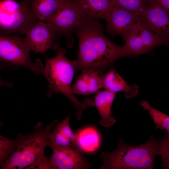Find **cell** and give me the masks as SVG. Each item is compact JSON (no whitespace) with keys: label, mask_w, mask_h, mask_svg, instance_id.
<instances>
[{"label":"cell","mask_w":169,"mask_h":169,"mask_svg":"<svg viewBox=\"0 0 169 169\" xmlns=\"http://www.w3.org/2000/svg\"><path fill=\"white\" fill-rule=\"evenodd\" d=\"M112 5L131 11L139 16L147 8L148 0H110Z\"/></svg>","instance_id":"obj_20"},{"label":"cell","mask_w":169,"mask_h":169,"mask_svg":"<svg viewBox=\"0 0 169 169\" xmlns=\"http://www.w3.org/2000/svg\"><path fill=\"white\" fill-rule=\"evenodd\" d=\"M145 27L158 34L165 45H169V13L156 2L150 1L147 8L139 16Z\"/></svg>","instance_id":"obj_10"},{"label":"cell","mask_w":169,"mask_h":169,"mask_svg":"<svg viewBox=\"0 0 169 169\" xmlns=\"http://www.w3.org/2000/svg\"><path fill=\"white\" fill-rule=\"evenodd\" d=\"M26 169H51L50 157L45 156L38 159Z\"/></svg>","instance_id":"obj_26"},{"label":"cell","mask_w":169,"mask_h":169,"mask_svg":"<svg viewBox=\"0 0 169 169\" xmlns=\"http://www.w3.org/2000/svg\"><path fill=\"white\" fill-rule=\"evenodd\" d=\"M140 105L148 111L156 125V129L165 130L167 135L169 136V115L153 107L146 100H142Z\"/></svg>","instance_id":"obj_18"},{"label":"cell","mask_w":169,"mask_h":169,"mask_svg":"<svg viewBox=\"0 0 169 169\" xmlns=\"http://www.w3.org/2000/svg\"><path fill=\"white\" fill-rule=\"evenodd\" d=\"M72 89L75 95H90L86 81L81 74L77 77L75 82L72 86Z\"/></svg>","instance_id":"obj_25"},{"label":"cell","mask_w":169,"mask_h":169,"mask_svg":"<svg viewBox=\"0 0 169 169\" xmlns=\"http://www.w3.org/2000/svg\"><path fill=\"white\" fill-rule=\"evenodd\" d=\"M50 156L51 169H88L92 163L86 158L83 151L79 148L68 147L52 150Z\"/></svg>","instance_id":"obj_11"},{"label":"cell","mask_w":169,"mask_h":169,"mask_svg":"<svg viewBox=\"0 0 169 169\" xmlns=\"http://www.w3.org/2000/svg\"><path fill=\"white\" fill-rule=\"evenodd\" d=\"M40 21L31 8L30 0H0V35L25 34Z\"/></svg>","instance_id":"obj_5"},{"label":"cell","mask_w":169,"mask_h":169,"mask_svg":"<svg viewBox=\"0 0 169 169\" xmlns=\"http://www.w3.org/2000/svg\"><path fill=\"white\" fill-rule=\"evenodd\" d=\"M26 37L19 35L0 37V59L10 65L25 67L37 75L42 74L43 64L39 59L34 63L30 59L31 50Z\"/></svg>","instance_id":"obj_6"},{"label":"cell","mask_w":169,"mask_h":169,"mask_svg":"<svg viewBox=\"0 0 169 169\" xmlns=\"http://www.w3.org/2000/svg\"><path fill=\"white\" fill-rule=\"evenodd\" d=\"M75 146L83 151L91 152L99 148L100 138L98 132L94 127H89L79 129L76 132Z\"/></svg>","instance_id":"obj_16"},{"label":"cell","mask_w":169,"mask_h":169,"mask_svg":"<svg viewBox=\"0 0 169 169\" xmlns=\"http://www.w3.org/2000/svg\"><path fill=\"white\" fill-rule=\"evenodd\" d=\"M82 14L74 0H63L56 14L46 22L55 27L62 33L68 47L74 45L72 33L79 23Z\"/></svg>","instance_id":"obj_9"},{"label":"cell","mask_w":169,"mask_h":169,"mask_svg":"<svg viewBox=\"0 0 169 169\" xmlns=\"http://www.w3.org/2000/svg\"><path fill=\"white\" fill-rule=\"evenodd\" d=\"M70 114L62 122L58 123L55 128L68 138L75 146L76 134L71 129L69 125Z\"/></svg>","instance_id":"obj_23"},{"label":"cell","mask_w":169,"mask_h":169,"mask_svg":"<svg viewBox=\"0 0 169 169\" xmlns=\"http://www.w3.org/2000/svg\"><path fill=\"white\" fill-rule=\"evenodd\" d=\"M163 137L151 136L143 144L134 145L121 138L116 148L109 152L101 151L100 169H152L155 158L159 156Z\"/></svg>","instance_id":"obj_3"},{"label":"cell","mask_w":169,"mask_h":169,"mask_svg":"<svg viewBox=\"0 0 169 169\" xmlns=\"http://www.w3.org/2000/svg\"><path fill=\"white\" fill-rule=\"evenodd\" d=\"M122 46L123 57L148 53L155 47L165 45L157 34L144 26L138 20Z\"/></svg>","instance_id":"obj_7"},{"label":"cell","mask_w":169,"mask_h":169,"mask_svg":"<svg viewBox=\"0 0 169 169\" xmlns=\"http://www.w3.org/2000/svg\"><path fill=\"white\" fill-rule=\"evenodd\" d=\"M82 14L94 20H108L112 4L110 0H74Z\"/></svg>","instance_id":"obj_13"},{"label":"cell","mask_w":169,"mask_h":169,"mask_svg":"<svg viewBox=\"0 0 169 169\" xmlns=\"http://www.w3.org/2000/svg\"><path fill=\"white\" fill-rule=\"evenodd\" d=\"M63 0H30L31 8L40 21H47L57 13Z\"/></svg>","instance_id":"obj_17"},{"label":"cell","mask_w":169,"mask_h":169,"mask_svg":"<svg viewBox=\"0 0 169 169\" xmlns=\"http://www.w3.org/2000/svg\"><path fill=\"white\" fill-rule=\"evenodd\" d=\"M156 2L161 7L169 13V0H150Z\"/></svg>","instance_id":"obj_27"},{"label":"cell","mask_w":169,"mask_h":169,"mask_svg":"<svg viewBox=\"0 0 169 169\" xmlns=\"http://www.w3.org/2000/svg\"><path fill=\"white\" fill-rule=\"evenodd\" d=\"M139 16L131 11L112 5L106 21V31L112 36L120 35L125 40L138 22Z\"/></svg>","instance_id":"obj_12"},{"label":"cell","mask_w":169,"mask_h":169,"mask_svg":"<svg viewBox=\"0 0 169 169\" xmlns=\"http://www.w3.org/2000/svg\"><path fill=\"white\" fill-rule=\"evenodd\" d=\"M31 50L36 53H45L49 49L58 48L62 33L46 22L40 21L25 33Z\"/></svg>","instance_id":"obj_8"},{"label":"cell","mask_w":169,"mask_h":169,"mask_svg":"<svg viewBox=\"0 0 169 169\" xmlns=\"http://www.w3.org/2000/svg\"><path fill=\"white\" fill-rule=\"evenodd\" d=\"M56 56L52 58L45 56V66L41 70L42 74L48 82L47 95L51 97L53 93H60L70 100L75 107L76 117L80 120L84 110L94 105V101L89 98L79 100L72 89L71 83L76 72L75 60H70L65 56V50L58 48Z\"/></svg>","instance_id":"obj_2"},{"label":"cell","mask_w":169,"mask_h":169,"mask_svg":"<svg viewBox=\"0 0 169 169\" xmlns=\"http://www.w3.org/2000/svg\"><path fill=\"white\" fill-rule=\"evenodd\" d=\"M102 80L105 90L115 93L123 91L125 97L127 98L134 97L137 94V85L128 84L114 67H111L106 73L103 74Z\"/></svg>","instance_id":"obj_14"},{"label":"cell","mask_w":169,"mask_h":169,"mask_svg":"<svg viewBox=\"0 0 169 169\" xmlns=\"http://www.w3.org/2000/svg\"><path fill=\"white\" fill-rule=\"evenodd\" d=\"M48 146L52 150L56 148L75 147L68 138L55 127L49 136Z\"/></svg>","instance_id":"obj_22"},{"label":"cell","mask_w":169,"mask_h":169,"mask_svg":"<svg viewBox=\"0 0 169 169\" xmlns=\"http://www.w3.org/2000/svg\"><path fill=\"white\" fill-rule=\"evenodd\" d=\"M149 0V1L150 0Z\"/></svg>","instance_id":"obj_28"},{"label":"cell","mask_w":169,"mask_h":169,"mask_svg":"<svg viewBox=\"0 0 169 169\" xmlns=\"http://www.w3.org/2000/svg\"><path fill=\"white\" fill-rule=\"evenodd\" d=\"M73 32L79 42L76 72L88 68L103 72L123 57L122 46L116 45L106 37L103 26L98 21L82 15Z\"/></svg>","instance_id":"obj_1"},{"label":"cell","mask_w":169,"mask_h":169,"mask_svg":"<svg viewBox=\"0 0 169 169\" xmlns=\"http://www.w3.org/2000/svg\"><path fill=\"white\" fill-rule=\"evenodd\" d=\"M102 72L93 69H85L82 70L81 74L86 81L90 95L96 93L103 88Z\"/></svg>","instance_id":"obj_19"},{"label":"cell","mask_w":169,"mask_h":169,"mask_svg":"<svg viewBox=\"0 0 169 169\" xmlns=\"http://www.w3.org/2000/svg\"><path fill=\"white\" fill-rule=\"evenodd\" d=\"M58 123L57 120H54L43 129L42 123L38 122L34 125L32 133L19 134L17 147L1 166L0 169H26L45 156L49 136Z\"/></svg>","instance_id":"obj_4"},{"label":"cell","mask_w":169,"mask_h":169,"mask_svg":"<svg viewBox=\"0 0 169 169\" xmlns=\"http://www.w3.org/2000/svg\"><path fill=\"white\" fill-rule=\"evenodd\" d=\"M19 139L18 136L15 139H10L0 136V165L1 166L6 160L17 147Z\"/></svg>","instance_id":"obj_21"},{"label":"cell","mask_w":169,"mask_h":169,"mask_svg":"<svg viewBox=\"0 0 169 169\" xmlns=\"http://www.w3.org/2000/svg\"><path fill=\"white\" fill-rule=\"evenodd\" d=\"M159 156H161L163 169H169V136L166 133L161 142Z\"/></svg>","instance_id":"obj_24"},{"label":"cell","mask_w":169,"mask_h":169,"mask_svg":"<svg viewBox=\"0 0 169 169\" xmlns=\"http://www.w3.org/2000/svg\"><path fill=\"white\" fill-rule=\"evenodd\" d=\"M115 96V93L105 90L97 92L94 97V105L101 117L100 124L106 128H110L116 122L111 115L112 107Z\"/></svg>","instance_id":"obj_15"}]
</instances>
